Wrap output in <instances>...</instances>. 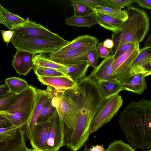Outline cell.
<instances>
[{
    "label": "cell",
    "mask_w": 151,
    "mask_h": 151,
    "mask_svg": "<svg viewBox=\"0 0 151 151\" xmlns=\"http://www.w3.org/2000/svg\"><path fill=\"white\" fill-rule=\"evenodd\" d=\"M120 127L126 139L135 148L151 149V101L141 99L132 101L121 112Z\"/></svg>",
    "instance_id": "6da1fadb"
},
{
    "label": "cell",
    "mask_w": 151,
    "mask_h": 151,
    "mask_svg": "<svg viewBox=\"0 0 151 151\" xmlns=\"http://www.w3.org/2000/svg\"><path fill=\"white\" fill-rule=\"evenodd\" d=\"M128 18L119 32L113 33L111 40L114 46L111 50L113 56L121 45L127 43L139 44L148 32L149 18L143 10L132 6L127 7Z\"/></svg>",
    "instance_id": "7a4b0ae2"
},
{
    "label": "cell",
    "mask_w": 151,
    "mask_h": 151,
    "mask_svg": "<svg viewBox=\"0 0 151 151\" xmlns=\"http://www.w3.org/2000/svg\"><path fill=\"white\" fill-rule=\"evenodd\" d=\"M36 89L29 85L17 94L15 100L8 107L0 110V115L7 118L12 125H25L30 120L36 103Z\"/></svg>",
    "instance_id": "3957f363"
},
{
    "label": "cell",
    "mask_w": 151,
    "mask_h": 151,
    "mask_svg": "<svg viewBox=\"0 0 151 151\" xmlns=\"http://www.w3.org/2000/svg\"><path fill=\"white\" fill-rule=\"evenodd\" d=\"M45 91L51 99L52 105L56 108L60 116L64 126L73 129L79 110L76 101L64 92H59L51 86H48Z\"/></svg>",
    "instance_id": "277c9868"
},
{
    "label": "cell",
    "mask_w": 151,
    "mask_h": 151,
    "mask_svg": "<svg viewBox=\"0 0 151 151\" xmlns=\"http://www.w3.org/2000/svg\"><path fill=\"white\" fill-rule=\"evenodd\" d=\"M70 42L64 39L53 40L14 34L11 40L12 43L17 50L26 51L35 54L50 53L66 46Z\"/></svg>",
    "instance_id": "5b68a950"
},
{
    "label": "cell",
    "mask_w": 151,
    "mask_h": 151,
    "mask_svg": "<svg viewBox=\"0 0 151 151\" xmlns=\"http://www.w3.org/2000/svg\"><path fill=\"white\" fill-rule=\"evenodd\" d=\"M123 103L122 97L118 95L104 98L100 108L91 123L90 133H94L110 122L117 113Z\"/></svg>",
    "instance_id": "8992f818"
},
{
    "label": "cell",
    "mask_w": 151,
    "mask_h": 151,
    "mask_svg": "<svg viewBox=\"0 0 151 151\" xmlns=\"http://www.w3.org/2000/svg\"><path fill=\"white\" fill-rule=\"evenodd\" d=\"M140 50L139 44H138L114 61L112 64V76L114 79L122 83L130 77L132 65Z\"/></svg>",
    "instance_id": "52a82bcc"
},
{
    "label": "cell",
    "mask_w": 151,
    "mask_h": 151,
    "mask_svg": "<svg viewBox=\"0 0 151 151\" xmlns=\"http://www.w3.org/2000/svg\"><path fill=\"white\" fill-rule=\"evenodd\" d=\"M11 30L14 31V34L23 36L53 40L64 39L58 34L51 32L40 24L32 20H27L22 25Z\"/></svg>",
    "instance_id": "ba28073f"
},
{
    "label": "cell",
    "mask_w": 151,
    "mask_h": 151,
    "mask_svg": "<svg viewBox=\"0 0 151 151\" xmlns=\"http://www.w3.org/2000/svg\"><path fill=\"white\" fill-rule=\"evenodd\" d=\"M64 123L57 110L51 118L48 132L47 151H58L64 146Z\"/></svg>",
    "instance_id": "9c48e42d"
},
{
    "label": "cell",
    "mask_w": 151,
    "mask_h": 151,
    "mask_svg": "<svg viewBox=\"0 0 151 151\" xmlns=\"http://www.w3.org/2000/svg\"><path fill=\"white\" fill-rule=\"evenodd\" d=\"M92 47H86L67 51L58 50L50 53L49 58L64 65L87 61L86 55Z\"/></svg>",
    "instance_id": "30bf717a"
},
{
    "label": "cell",
    "mask_w": 151,
    "mask_h": 151,
    "mask_svg": "<svg viewBox=\"0 0 151 151\" xmlns=\"http://www.w3.org/2000/svg\"><path fill=\"white\" fill-rule=\"evenodd\" d=\"M36 103L32 115L29 121L24 126L26 139L30 142L33 129L37 124L40 112L50 98L45 90H37Z\"/></svg>",
    "instance_id": "8fae6325"
},
{
    "label": "cell",
    "mask_w": 151,
    "mask_h": 151,
    "mask_svg": "<svg viewBox=\"0 0 151 151\" xmlns=\"http://www.w3.org/2000/svg\"><path fill=\"white\" fill-rule=\"evenodd\" d=\"M51 119L46 122L37 124L34 127L30 142L34 149L47 151V141Z\"/></svg>",
    "instance_id": "7c38bea8"
},
{
    "label": "cell",
    "mask_w": 151,
    "mask_h": 151,
    "mask_svg": "<svg viewBox=\"0 0 151 151\" xmlns=\"http://www.w3.org/2000/svg\"><path fill=\"white\" fill-rule=\"evenodd\" d=\"M35 55L29 52L17 50L14 57L12 65L18 74L25 76L33 68Z\"/></svg>",
    "instance_id": "4fadbf2b"
},
{
    "label": "cell",
    "mask_w": 151,
    "mask_h": 151,
    "mask_svg": "<svg viewBox=\"0 0 151 151\" xmlns=\"http://www.w3.org/2000/svg\"><path fill=\"white\" fill-rule=\"evenodd\" d=\"M37 78L42 84L51 86L60 92H64L78 86L77 82L68 76L42 77Z\"/></svg>",
    "instance_id": "5bb4252c"
},
{
    "label": "cell",
    "mask_w": 151,
    "mask_h": 151,
    "mask_svg": "<svg viewBox=\"0 0 151 151\" xmlns=\"http://www.w3.org/2000/svg\"><path fill=\"white\" fill-rule=\"evenodd\" d=\"M114 61L113 56L109 55L104 58L98 66L94 68L88 76L96 82L116 80L113 78L112 76V64Z\"/></svg>",
    "instance_id": "9a60e30c"
},
{
    "label": "cell",
    "mask_w": 151,
    "mask_h": 151,
    "mask_svg": "<svg viewBox=\"0 0 151 151\" xmlns=\"http://www.w3.org/2000/svg\"><path fill=\"white\" fill-rule=\"evenodd\" d=\"M151 63V45L140 49L134 61L130 71V77L138 73H147L145 68Z\"/></svg>",
    "instance_id": "2e32d148"
},
{
    "label": "cell",
    "mask_w": 151,
    "mask_h": 151,
    "mask_svg": "<svg viewBox=\"0 0 151 151\" xmlns=\"http://www.w3.org/2000/svg\"><path fill=\"white\" fill-rule=\"evenodd\" d=\"M145 73H138L132 76L122 83L123 90L141 94L147 88Z\"/></svg>",
    "instance_id": "e0dca14e"
},
{
    "label": "cell",
    "mask_w": 151,
    "mask_h": 151,
    "mask_svg": "<svg viewBox=\"0 0 151 151\" xmlns=\"http://www.w3.org/2000/svg\"><path fill=\"white\" fill-rule=\"evenodd\" d=\"M65 67L59 70L77 82L86 77L90 65L87 61L65 65Z\"/></svg>",
    "instance_id": "ac0fdd59"
},
{
    "label": "cell",
    "mask_w": 151,
    "mask_h": 151,
    "mask_svg": "<svg viewBox=\"0 0 151 151\" xmlns=\"http://www.w3.org/2000/svg\"><path fill=\"white\" fill-rule=\"evenodd\" d=\"M27 20L10 12L0 4V23L9 30L22 25Z\"/></svg>",
    "instance_id": "d6986e66"
},
{
    "label": "cell",
    "mask_w": 151,
    "mask_h": 151,
    "mask_svg": "<svg viewBox=\"0 0 151 151\" xmlns=\"http://www.w3.org/2000/svg\"><path fill=\"white\" fill-rule=\"evenodd\" d=\"M98 42V40L96 37L88 35H82L77 37L58 50L67 51L86 47H95Z\"/></svg>",
    "instance_id": "ffe728a7"
},
{
    "label": "cell",
    "mask_w": 151,
    "mask_h": 151,
    "mask_svg": "<svg viewBox=\"0 0 151 151\" xmlns=\"http://www.w3.org/2000/svg\"><path fill=\"white\" fill-rule=\"evenodd\" d=\"M96 82L104 98H108L118 95L123 90L122 83L116 80L101 81Z\"/></svg>",
    "instance_id": "44dd1931"
},
{
    "label": "cell",
    "mask_w": 151,
    "mask_h": 151,
    "mask_svg": "<svg viewBox=\"0 0 151 151\" xmlns=\"http://www.w3.org/2000/svg\"><path fill=\"white\" fill-rule=\"evenodd\" d=\"M98 24L105 29L113 33L119 31L122 29L124 22L106 14L95 12Z\"/></svg>",
    "instance_id": "7402d4cb"
},
{
    "label": "cell",
    "mask_w": 151,
    "mask_h": 151,
    "mask_svg": "<svg viewBox=\"0 0 151 151\" xmlns=\"http://www.w3.org/2000/svg\"><path fill=\"white\" fill-rule=\"evenodd\" d=\"M25 137L24 130L21 128L14 139L8 142L0 144V151H24L27 146Z\"/></svg>",
    "instance_id": "603a6c76"
},
{
    "label": "cell",
    "mask_w": 151,
    "mask_h": 151,
    "mask_svg": "<svg viewBox=\"0 0 151 151\" xmlns=\"http://www.w3.org/2000/svg\"><path fill=\"white\" fill-rule=\"evenodd\" d=\"M65 24L70 26L90 28L98 24V22L96 15L94 14L86 16H73L65 19Z\"/></svg>",
    "instance_id": "cb8c5ba5"
},
{
    "label": "cell",
    "mask_w": 151,
    "mask_h": 151,
    "mask_svg": "<svg viewBox=\"0 0 151 151\" xmlns=\"http://www.w3.org/2000/svg\"><path fill=\"white\" fill-rule=\"evenodd\" d=\"M93 9L95 12L106 14L123 22L126 21L128 17L127 10L116 7L97 6Z\"/></svg>",
    "instance_id": "d4e9b609"
},
{
    "label": "cell",
    "mask_w": 151,
    "mask_h": 151,
    "mask_svg": "<svg viewBox=\"0 0 151 151\" xmlns=\"http://www.w3.org/2000/svg\"><path fill=\"white\" fill-rule=\"evenodd\" d=\"M5 81L9 87L10 92L17 95L25 90L29 86L26 81L17 77L8 78Z\"/></svg>",
    "instance_id": "484cf974"
},
{
    "label": "cell",
    "mask_w": 151,
    "mask_h": 151,
    "mask_svg": "<svg viewBox=\"0 0 151 151\" xmlns=\"http://www.w3.org/2000/svg\"><path fill=\"white\" fill-rule=\"evenodd\" d=\"M34 65L41 67L48 68L59 70L65 68V65L58 63L47 58L42 54L35 55Z\"/></svg>",
    "instance_id": "4316f807"
},
{
    "label": "cell",
    "mask_w": 151,
    "mask_h": 151,
    "mask_svg": "<svg viewBox=\"0 0 151 151\" xmlns=\"http://www.w3.org/2000/svg\"><path fill=\"white\" fill-rule=\"evenodd\" d=\"M24 125H12L6 127L0 128V144L8 142L14 139L20 128Z\"/></svg>",
    "instance_id": "83f0119b"
},
{
    "label": "cell",
    "mask_w": 151,
    "mask_h": 151,
    "mask_svg": "<svg viewBox=\"0 0 151 151\" xmlns=\"http://www.w3.org/2000/svg\"><path fill=\"white\" fill-rule=\"evenodd\" d=\"M57 111L52 104L51 99H49L42 109L37 121V124L45 122L51 118Z\"/></svg>",
    "instance_id": "f1b7e54d"
},
{
    "label": "cell",
    "mask_w": 151,
    "mask_h": 151,
    "mask_svg": "<svg viewBox=\"0 0 151 151\" xmlns=\"http://www.w3.org/2000/svg\"><path fill=\"white\" fill-rule=\"evenodd\" d=\"M33 68L37 77L68 76L56 69L41 67L35 65H34Z\"/></svg>",
    "instance_id": "f546056e"
},
{
    "label": "cell",
    "mask_w": 151,
    "mask_h": 151,
    "mask_svg": "<svg viewBox=\"0 0 151 151\" xmlns=\"http://www.w3.org/2000/svg\"><path fill=\"white\" fill-rule=\"evenodd\" d=\"M70 1L74 10L73 16H86L95 14L93 9L84 4L76 2L74 0Z\"/></svg>",
    "instance_id": "4dcf8cb0"
},
{
    "label": "cell",
    "mask_w": 151,
    "mask_h": 151,
    "mask_svg": "<svg viewBox=\"0 0 151 151\" xmlns=\"http://www.w3.org/2000/svg\"><path fill=\"white\" fill-rule=\"evenodd\" d=\"M106 151H136L129 144L121 140H116L109 145Z\"/></svg>",
    "instance_id": "1f68e13d"
},
{
    "label": "cell",
    "mask_w": 151,
    "mask_h": 151,
    "mask_svg": "<svg viewBox=\"0 0 151 151\" xmlns=\"http://www.w3.org/2000/svg\"><path fill=\"white\" fill-rule=\"evenodd\" d=\"M76 2L84 4L94 9L97 6L108 7H116L110 0H74Z\"/></svg>",
    "instance_id": "d6a6232c"
},
{
    "label": "cell",
    "mask_w": 151,
    "mask_h": 151,
    "mask_svg": "<svg viewBox=\"0 0 151 151\" xmlns=\"http://www.w3.org/2000/svg\"><path fill=\"white\" fill-rule=\"evenodd\" d=\"M17 97V94L11 92L0 96V110L11 105L15 100Z\"/></svg>",
    "instance_id": "836d02e7"
},
{
    "label": "cell",
    "mask_w": 151,
    "mask_h": 151,
    "mask_svg": "<svg viewBox=\"0 0 151 151\" xmlns=\"http://www.w3.org/2000/svg\"><path fill=\"white\" fill-rule=\"evenodd\" d=\"M86 57L90 66L93 68L97 66L99 57L96 50V46L92 47L88 52L86 55Z\"/></svg>",
    "instance_id": "e575fe53"
},
{
    "label": "cell",
    "mask_w": 151,
    "mask_h": 151,
    "mask_svg": "<svg viewBox=\"0 0 151 151\" xmlns=\"http://www.w3.org/2000/svg\"><path fill=\"white\" fill-rule=\"evenodd\" d=\"M137 44L133 43H127L120 46L116 50L114 55L113 56L114 60L119 57L135 47Z\"/></svg>",
    "instance_id": "d590c367"
},
{
    "label": "cell",
    "mask_w": 151,
    "mask_h": 151,
    "mask_svg": "<svg viewBox=\"0 0 151 151\" xmlns=\"http://www.w3.org/2000/svg\"><path fill=\"white\" fill-rule=\"evenodd\" d=\"M116 7L121 9L125 6L127 7L131 6V4L135 2L136 0H110Z\"/></svg>",
    "instance_id": "8d00e7d4"
},
{
    "label": "cell",
    "mask_w": 151,
    "mask_h": 151,
    "mask_svg": "<svg viewBox=\"0 0 151 151\" xmlns=\"http://www.w3.org/2000/svg\"><path fill=\"white\" fill-rule=\"evenodd\" d=\"M96 49L99 57L101 58H106L111 52L110 49L105 47L102 42L98 43Z\"/></svg>",
    "instance_id": "74e56055"
},
{
    "label": "cell",
    "mask_w": 151,
    "mask_h": 151,
    "mask_svg": "<svg viewBox=\"0 0 151 151\" xmlns=\"http://www.w3.org/2000/svg\"><path fill=\"white\" fill-rule=\"evenodd\" d=\"M1 34L4 41L7 45L11 41L13 36L14 31L12 30H1Z\"/></svg>",
    "instance_id": "f35d334b"
},
{
    "label": "cell",
    "mask_w": 151,
    "mask_h": 151,
    "mask_svg": "<svg viewBox=\"0 0 151 151\" xmlns=\"http://www.w3.org/2000/svg\"><path fill=\"white\" fill-rule=\"evenodd\" d=\"M135 2L140 7L151 10V0H136Z\"/></svg>",
    "instance_id": "ab89813d"
},
{
    "label": "cell",
    "mask_w": 151,
    "mask_h": 151,
    "mask_svg": "<svg viewBox=\"0 0 151 151\" xmlns=\"http://www.w3.org/2000/svg\"><path fill=\"white\" fill-rule=\"evenodd\" d=\"M12 125L11 122L6 118L0 115V127L4 128Z\"/></svg>",
    "instance_id": "60d3db41"
},
{
    "label": "cell",
    "mask_w": 151,
    "mask_h": 151,
    "mask_svg": "<svg viewBox=\"0 0 151 151\" xmlns=\"http://www.w3.org/2000/svg\"><path fill=\"white\" fill-rule=\"evenodd\" d=\"M10 92V89L5 83L0 86V96L4 95Z\"/></svg>",
    "instance_id": "b9f144b4"
},
{
    "label": "cell",
    "mask_w": 151,
    "mask_h": 151,
    "mask_svg": "<svg viewBox=\"0 0 151 151\" xmlns=\"http://www.w3.org/2000/svg\"><path fill=\"white\" fill-rule=\"evenodd\" d=\"M104 45L106 48L111 49L114 46V42L111 39H106L103 42Z\"/></svg>",
    "instance_id": "7bdbcfd3"
},
{
    "label": "cell",
    "mask_w": 151,
    "mask_h": 151,
    "mask_svg": "<svg viewBox=\"0 0 151 151\" xmlns=\"http://www.w3.org/2000/svg\"><path fill=\"white\" fill-rule=\"evenodd\" d=\"M89 150L90 151H106L102 145L92 146V147L89 149Z\"/></svg>",
    "instance_id": "ee69618b"
},
{
    "label": "cell",
    "mask_w": 151,
    "mask_h": 151,
    "mask_svg": "<svg viewBox=\"0 0 151 151\" xmlns=\"http://www.w3.org/2000/svg\"><path fill=\"white\" fill-rule=\"evenodd\" d=\"M151 45V32L143 48H146Z\"/></svg>",
    "instance_id": "f6af8a7d"
},
{
    "label": "cell",
    "mask_w": 151,
    "mask_h": 151,
    "mask_svg": "<svg viewBox=\"0 0 151 151\" xmlns=\"http://www.w3.org/2000/svg\"><path fill=\"white\" fill-rule=\"evenodd\" d=\"M145 69L147 73L151 71V63L145 67Z\"/></svg>",
    "instance_id": "bcb514c9"
},
{
    "label": "cell",
    "mask_w": 151,
    "mask_h": 151,
    "mask_svg": "<svg viewBox=\"0 0 151 151\" xmlns=\"http://www.w3.org/2000/svg\"><path fill=\"white\" fill-rule=\"evenodd\" d=\"M24 151H39L35 149L28 148L27 146L25 147Z\"/></svg>",
    "instance_id": "7dc6e473"
},
{
    "label": "cell",
    "mask_w": 151,
    "mask_h": 151,
    "mask_svg": "<svg viewBox=\"0 0 151 151\" xmlns=\"http://www.w3.org/2000/svg\"><path fill=\"white\" fill-rule=\"evenodd\" d=\"M84 151H90L89 150V149H88L87 146L86 145H85V147Z\"/></svg>",
    "instance_id": "c3c4849f"
},
{
    "label": "cell",
    "mask_w": 151,
    "mask_h": 151,
    "mask_svg": "<svg viewBox=\"0 0 151 151\" xmlns=\"http://www.w3.org/2000/svg\"><path fill=\"white\" fill-rule=\"evenodd\" d=\"M151 75V71L145 73V76L146 77L147 76Z\"/></svg>",
    "instance_id": "681fc988"
},
{
    "label": "cell",
    "mask_w": 151,
    "mask_h": 151,
    "mask_svg": "<svg viewBox=\"0 0 151 151\" xmlns=\"http://www.w3.org/2000/svg\"><path fill=\"white\" fill-rule=\"evenodd\" d=\"M146 151H151V149H150Z\"/></svg>",
    "instance_id": "f907efd6"
},
{
    "label": "cell",
    "mask_w": 151,
    "mask_h": 151,
    "mask_svg": "<svg viewBox=\"0 0 151 151\" xmlns=\"http://www.w3.org/2000/svg\"><path fill=\"white\" fill-rule=\"evenodd\" d=\"M58 151H61V150H59Z\"/></svg>",
    "instance_id": "816d5d0a"
}]
</instances>
